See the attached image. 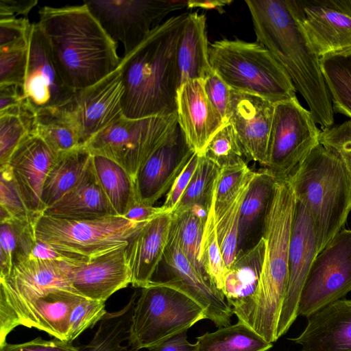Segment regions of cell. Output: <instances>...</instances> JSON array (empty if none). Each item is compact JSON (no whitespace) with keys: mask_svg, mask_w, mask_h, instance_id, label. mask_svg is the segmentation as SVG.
Segmentation results:
<instances>
[{"mask_svg":"<svg viewBox=\"0 0 351 351\" xmlns=\"http://www.w3.org/2000/svg\"><path fill=\"white\" fill-rule=\"evenodd\" d=\"M256 42L285 70L321 130L334 125L335 112L320 58L296 19L289 0H245Z\"/></svg>","mask_w":351,"mask_h":351,"instance_id":"cell-1","label":"cell"},{"mask_svg":"<svg viewBox=\"0 0 351 351\" xmlns=\"http://www.w3.org/2000/svg\"><path fill=\"white\" fill-rule=\"evenodd\" d=\"M40 29L56 68L74 90L89 87L116 70L121 61L117 46L83 3L43 6L38 11Z\"/></svg>","mask_w":351,"mask_h":351,"instance_id":"cell-2","label":"cell"},{"mask_svg":"<svg viewBox=\"0 0 351 351\" xmlns=\"http://www.w3.org/2000/svg\"><path fill=\"white\" fill-rule=\"evenodd\" d=\"M188 13L165 20L121 58L125 117L136 119L176 114L180 86L176 50Z\"/></svg>","mask_w":351,"mask_h":351,"instance_id":"cell-3","label":"cell"},{"mask_svg":"<svg viewBox=\"0 0 351 351\" xmlns=\"http://www.w3.org/2000/svg\"><path fill=\"white\" fill-rule=\"evenodd\" d=\"M296 206L288 180L277 179L262 236L265 250L258 285L246 304L234 313L267 341L274 343L289 283V256Z\"/></svg>","mask_w":351,"mask_h":351,"instance_id":"cell-4","label":"cell"},{"mask_svg":"<svg viewBox=\"0 0 351 351\" xmlns=\"http://www.w3.org/2000/svg\"><path fill=\"white\" fill-rule=\"evenodd\" d=\"M288 180L309 215L319 252L343 229L351 211L348 165L337 152L319 143Z\"/></svg>","mask_w":351,"mask_h":351,"instance_id":"cell-5","label":"cell"},{"mask_svg":"<svg viewBox=\"0 0 351 351\" xmlns=\"http://www.w3.org/2000/svg\"><path fill=\"white\" fill-rule=\"evenodd\" d=\"M208 54L213 70L233 90L257 95L274 104L297 97L287 73L256 41L216 40L209 45Z\"/></svg>","mask_w":351,"mask_h":351,"instance_id":"cell-6","label":"cell"},{"mask_svg":"<svg viewBox=\"0 0 351 351\" xmlns=\"http://www.w3.org/2000/svg\"><path fill=\"white\" fill-rule=\"evenodd\" d=\"M147 221L137 222L113 215L68 219L41 214L35 220L34 230L37 239L69 257L84 259L126 246Z\"/></svg>","mask_w":351,"mask_h":351,"instance_id":"cell-7","label":"cell"},{"mask_svg":"<svg viewBox=\"0 0 351 351\" xmlns=\"http://www.w3.org/2000/svg\"><path fill=\"white\" fill-rule=\"evenodd\" d=\"M206 319L202 307L182 292L158 282L142 288L134 309L128 343L149 349Z\"/></svg>","mask_w":351,"mask_h":351,"instance_id":"cell-8","label":"cell"},{"mask_svg":"<svg viewBox=\"0 0 351 351\" xmlns=\"http://www.w3.org/2000/svg\"><path fill=\"white\" fill-rule=\"evenodd\" d=\"M72 264L29 256L14 264L8 277L0 278V346L36 299L56 289L76 292L71 281Z\"/></svg>","mask_w":351,"mask_h":351,"instance_id":"cell-9","label":"cell"},{"mask_svg":"<svg viewBox=\"0 0 351 351\" xmlns=\"http://www.w3.org/2000/svg\"><path fill=\"white\" fill-rule=\"evenodd\" d=\"M178 124L177 114L142 119L121 117L84 145L92 156L110 159L135 180L139 169Z\"/></svg>","mask_w":351,"mask_h":351,"instance_id":"cell-10","label":"cell"},{"mask_svg":"<svg viewBox=\"0 0 351 351\" xmlns=\"http://www.w3.org/2000/svg\"><path fill=\"white\" fill-rule=\"evenodd\" d=\"M321 130L297 97L275 104L265 167L286 179L320 141Z\"/></svg>","mask_w":351,"mask_h":351,"instance_id":"cell-11","label":"cell"},{"mask_svg":"<svg viewBox=\"0 0 351 351\" xmlns=\"http://www.w3.org/2000/svg\"><path fill=\"white\" fill-rule=\"evenodd\" d=\"M108 35L123 46L124 56L137 47L171 12L186 7L184 1H84Z\"/></svg>","mask_w":351,"mask_h":351,"instance_id":"cell-12","label":"cell"},{"mask_svg":"<svg viewBox=\"0 0 351 351\" xmlns=\"http://www.w3.org/2000/svg\"><path fill=\"white\" fill-rule=\"evenodd\" d=\"M351 291V230L342 229L318 253L301 293L306 317Z\"/></svg>","mask_w":351,"mask_h":351,"instance_id":"cell-13","label":"cell"},{"mask_svg":"<svg viewBox=\"0 0 351 351\" xmlns=\"http://www.w3.org/2000/svg\"><path fill=\"white\" fill-rule=\"evenodd\" d=\"M161 263L165 278L154 282L173 287L189 296L203 308L206 319L217 327L230 325L234 315L232 307L222 292L191 263L180 245L173 222Z\"/></svg>","mask_w":351,"mask_h":351,"instance_id":"cell-14","label":"cell"},{"mask_svg":"<svg viewBox=\"0 0 351 351\" xmlns=\"http://www.w3.org/2000/svg\"><path fill=\"white\" fill-rule=\"evenodd\" d=\"M320 58L351 51V0H289Z\"/></svg>","mask_w":351,"mask_h":351,"instance_id":"cell-15","label":"cell"},{"mask_svg":"<svg viewBox=\"0 0 351 351\" xmlns=\"http://www.w3.org/2000/svg\"><path fill=\"white\" fill-rule=\"evenodd\" d=\"M124 86L119 67L97 83L76 90L71 99L58 106L77 125L84 145L90 138L121 117Z\"/></svg>","mask_w":351,"mask_h":351,"instance_id":"cell-16","label":"cell"},{"mask_svg":"<svg viewBox=\"0 0 351 351\" xmlns=\"http://www.w3.org/2000/svg\"><path fill=\"white\" fill-rule=\"evenodd\" d=\"M23 89L27 104L35 113L63 105L76 91L60 75L38 23H32Z\"/></svg>","mask_w":351,"mask_h":351,"instance_id":"cell-17","label":"cell"},{"mask_svg":"<svg viewBox=\"0 0 351 351\" xmlns=\"http://www.w3.org/2000/svg\"><path fill=\"white\" fill-rule=\"evenodd\" d=\"M315 234L304 206L296 199L289 256V283L282 307L276 337L289 330L297 319L302 291L318 254Z\"/></svg>","mask_w":351,"mask_h":351,"instance_id":"cell-18","label":"cell"},{"mask_svg":"<svg viewBox=\"0 0 351 351\" xmlns=\"http://www.w3.org/2000/svg\"><path fill=\"white\" fill-rule=\"evenodd\" d=\"M194 153L178 123L138 171L134 180L137 202L154 206L167 195Z\"/></svg>","mask_w":351,"mask_h":351,"instance_id":"cell-19","label":"cell"},{"mask_svg":"<svg viewBox=\"0 0 351 351\" xmlns=\"http://www.w3.org/2000/svg\"><path fill=\"white\" fill-rule=\"evenodd\" d=\"M275 104L257 95L231 89L230 117L244 158L265 168Z\"/></svg>","mask_w":351,"mask_h":351,"instance_id":"cell-20","label":"cell"},{"mask_svg":"<svg viewBox=\"0 0 351 351\" xmlns=\"http://www.w3.org/2000/svg\"><path fill=\"white\" fill-rule=\"evenodd\" d=\"M56 156L36 132H30L22 139L6 164L34 218L44 212L43 189Z\"/></svg>","mask_w":351,"mask_h":351,"instance_id":"cell-21","label":"cell"},{"mask_svg":"<svg viewBox=\"0 0 351 351\" xmlns=\"http://www.w3.org/2000/svg\"><path fill=\"white\" fill-rule=\"evenodd\" d=\"M126 246L72 264L71 281L74 290L88 299L105 302L131 284Z\"/></svg>","mask_w":351,"mask_h":351,"instance_id":"cell-22","label":"cell"},{"mask_svg":"<svg viewBox=\"0 0 351 351\" xmlns=\"http://www.w3.org/2000/svg\"><path fill=\"white\" fill-rule=\"evenodd\" d=\"M176 114L191 150L202 155L213 136L226 125L208 98L204 80H191L177 92Z\"/></svg>","mask_w":351,"mask_h":351,"instance_id":"cell-23","label":"cell"},{"mask_svg":"<svg viewBox=\"0 0 351 351\" xmlns=\"http://www.w3.org/2000/svg\"><path fill=\"white\" fill-rule=\"evenodd\" d=\"M173 212H166L147 221L129 241L125 255L132 285L147 287L154 279L167 245Z\"/></svg>","mask_w":351,"mask_h":351,"instance_id":"cell-24","label":"cell"},{"mask_svg":"<svg viewBox=\"0 0 351 351\" xmlns=\"http://www.w3.org/2000/svg\"><path fill=\"white\" fill-rule=\"evenodd\" d=\"M306 318L304 330L289 339L302 351H351V300L332 302Z\"/></svg>","mask_w":351,"mask_h":351,"instance_id":"cell-25","label":"cell"},{"mask_svg":"<svg viewBox=\"0 0 351 351\" xmlns=\"http://www.w3.org/2000/svg\"><path fill=\"white\" fill-rule=\"evenodd\" d=\"M43 214L68 219L118 216L99 184L93 156L75 185Z\"/></svg>","mask_w":351,"mask_h":351,"instance_id":"cell-26","label":"cell"},{"mask_svg":"<svg viewBox=\"0 0 351 351\" xmlns=\"http://www.w3.org/2000/svg\"><path fill=\"white\" fill-rule=\"evenodd\" d=\"M84 296L56 289L40 296L27 308L19 326L35 328L62 341H69L70 317Z\"/></svg>","mask_w":351,"mask_h":351,"instance_id":"cell-27","label":"cell"},{"mask_svg":"<svg viewBox=\"0 0 351 351\" xmlns=\"http://www.w3.org/2000/svg\"><path fill=\"white\" fill-rule=\"evenodd\" d=\"M206 17L188 13L176 50L180 85L191 80H205L213 71L209 61Z\"/></svg>","mask_w":351,"mask_h":351,"instance_id":"cell-28","label":"cell"},{"mask_svg":"<svg viewBox=\"0 0 351 351\" xmlns=\"http://www.w3.org/2000/svg\"><path fill=\"white\" fill-rule=\"evenodd\" d=\"M265 250L263 237L251 247L239 251L226 269L221 292L232 307L239 311L252 297L258 283Z\"/></svg>","mask_w":351,"mask_h":351,"instance_id":"cell-29","label":"cell"},{"mask_svg":"<svg viewBox=\"0 0 351 351\" xmlns=\"http://www.w3.org/2000/svg\"><path fill=\"white\" fill-rule=\"evenodd\" d=\"M92 156L84 145L57 155L43 189L42 203L44 211L56 204L75 185Z\"/></svg>","mask_w":351,"mask_h":351,"instance_id":"cell-30","label":"cell"},{"mask_svg":"<svg viewBox=\"0 0 351 351\" xmlns=\"http://www.w3.org/2000/svg\"><path fill=\"white\" fill-rule=\"evenodd\" d=\"M276 180L266 168L256 171L241 208L238 252L244 250L260 224L263 227Z\"/></svg>","mask_w":351,"mask_h":351,"instance_id":"cell-31","label":"cell"},{"mask_svg":"<svg viewBox=\"0 0 351 351\" xmlns=\"http://www.w3.org/2000/svg\"><path fill=\"white\" fill-rule=\"evenodd\" d=\"M36 219L12 217L1 221L0 278L8 277L14 264L30 256L36 239Z\"/></svg>","mask_w":351,"mask_h":351,"instance_id":"cell-32","label":"cell"},{"mask_svg":"<svg viewBox=\"0 0 351 351\" xmlns=\"http://www.w3.org/2000/svg\"><path fill=\"white\" fill-rule=\"evenodd\" d=\"M137 299L135 291L121 309L106 312L91 340L77 346L75 351H138L137 348L122 343L128 340L132 317Z\"/></svg>","mask_w":351,"mask_h":351,"instance_id":"cell-33","label":"cell"},{"mask_svg":"<svg viewBox=\"0 0 351 351\" xmlns=\"http://www.w3.org/2000/svg\"><path fill=\"white\" fill-rule=\"evenodd\" d=\"M255 174L256 171H252L228 201L215 204L217 237L226 269L232 265L237 256L241 208Z\"/></svg>","mask_w":351,"mask_h":351,"instance_id":"cell-34","label":"cell"},{"mask_svg":"<svg viewBox=\"0 0 351 351\" xmlns=\"http://www.w3.org/2000/svg\"><path fill=\"white\" fill-rule=\"evenodd\" d=\"M99 184L117 215L124 217L137 202L134 180L121 166L106 158L93 156Z\"/></svg>","mask_w":351,"mask_h":351,"instance_id":"cell-35","label":"cell"},{"mask_svg":"<svg viewBox=\"0 0 351 351\" xmlns=\"http://www.w3.org/2000/svg\"><path fill=\"white\" fill-rule=\"evenodd\" d=\"M35 125L36 132L56 155L84 145L77 125L60 107L36 112Z\"/></svg>","mask_w":351,"mask_h":351,"instance_id":"cell-36","label":"cell"},{"mask_svg":"<svg viewBox=\"0 0 351 351\" xmlns=\"http://www.w3.org/2000/svg\"><path fill=\"white\" fill-rule=\"evenodd\" d=\"M196 340L197 351H268L273 347L272 343L239 321L206 332Z\"/></svg>","mask_w":351,"mask_h":351,"instance_id":"cell-37","label":"cell"},{"mask_svg":"<svg viewBox=\"0 0 351 351\" xmlns=\"http://www.w3.org/2000/svg\"><path fill=\"white\" fill-rule=\"evenodd\" d=\"M333 110L351 121V51L320 59Z\"/></svg>","mask_w":351,"mask_h":351,"instance_id":"cell-38","label":"cell"},{"mask_svg":"<svg viewBox=\"0 0 351 351\" xmlns=\"http://www.w3.org/2000/svg\"><path fill=\"white\" fill-rule=\"evenodd\" d=\"M36 113L23 106L0 113V166L6 165L18 145L30 132H36Z\"/></svg>","mask_w":351,"mask_h":351,"instance_id":"cell-39","label":"cell"},{"mask_svg":"<svg viewBox=\"0 0 351 351\" xmlns=\"http://www.w3.org/2000/svg\"><path fill=\"white\" fill-rule=\"evenodd\" d=\"M220 169L211 160L199 155L192 178L173 215H180L195 204L210 205Z\"/></svg>","mask_w":351,"mask_h":351,"instance_id":"cell-40","label":"cell"},{"mask_svg":"<svg viewBox=\"0 0 351 351\" xmlns=\"http://www.w3.org/2000/svg\"><path fill=\"white\" fill-rule=\"evenodd\" d=\"M216 184L217 181L204 226L201 244V257L206 275L211 283L221 291L226 267L219 247L216 227L215 210Z\"/></svg>","mask_w":351,"mask_h":351,"instance_id":"cell-41","label":"cell"},{"mask_svg":"<svg viewBox=\"0 0 351 351\" xmlns=\"http://www.w3.org/2000/svg\"><path fill=\"white\" fill-rule=\"evenodd\" d=\"M173 215L180 245L193 266L206 275L201 257V244L205 223L189 210L178 215Z\"/></svg>","mask_w":351,"mask_h":351,"instance_id":"cell-42","label":"cell"},{"mask_svg":"<svg viewBox=\"0 0 351 351\" xmlns=\"http://www.w3.org/2000/svg\"><path fill=\"white\" fill-rule=\"evenodd\" d=\"M202 155L220 168L242 159L245 160L235 132L229 123L213 136Z\"/></svg>","mask_w":351,"mask_h":351,"instance_id":"cell-43","label":"cell"},{"mask_svg":"<svg viewBox=\"0 0 351 351\" xmlns=\"http://www.w3.org/2000/svg\"><path fill=\"white\" fill-rule=\"evenodd\" d=\"M0 172L1 221L12 217L34 218L25 204L8 165L0 166Z\"/></svg>","mask_w":351,"mask_h":351,"instance_id":"cell-44","label":"cell"},{"mask_svg":"<svg viewBox=\"0 0 351 351\" xmlns=\"http://www.w3.org/2000/svg\"><path fill=\"white\" fill-rule=\"evenodd\" d=\"M28 46L29 44L0 49V85L24 86Z\"/></svg>","mask_w":351,"mask_h":351,"instance_id":"cell-45","label":"cell"},{"mask_svg":"<svg viewBox=\"0 0 351 351\" xmlns=\"http://www.w3.org/2000/svg\"><path fill=\"white\" fill-rule=\"evenodd\" d=\"M105 306V302L83 297L70 317L69 341L73 342L86 330L98 324L107 312Z\"/></svg>","mask_w":351,"mask_h":351,"instance_id":"cell-46","label":"cell"},{"mask_svg":"<svg viewBox=\"0 0 351 351\" xmlns=\"http://www.w3.org/2000/svg\"><path fill=\"white\" fill-rule=\"evenodd\" d=\"M251 171L244 159L221 167L217 180L215 204H220L228 201Z\"/></svg>","mask_w":351,"mask_h":351,"instance_id":"cell-47","label":"cell"},{"mask_svg":"<svg viewBox=\"0 0 351 351\" xmlns=\"http://www.w3.org/2000/svg\"><path fill=\"white\" fill-rule=\"evenodd\" d=\"M32 27L27 17L0 20V49L28 45Z\"/></svg>","mask_w":351,"mask_h":351,"instance_id":"cell-48","label":"cell"},{"mask_svg":"<svg viewBox=\"0 0 351 351\" xmlns=\"http://www.w3.org/2000/svg\"><path fill=\"white\" fill-rule=\"evenodd\" d=\"M204 81L208 99L221 117L224 123H228L231 88L214 71Z\"/></svg>","mask_w":351,"mask_h":351,"instance_id":"cell-49","label":"cell"},{"mask_svg":"<svg viewBox=\"0 0 351 351\" xmlns=\"http://www.w3.org/2000/svg\"><path fill=\"white\" fill-rule=\"evenodd\" d=\"M320 143L337 152L347 162H351V121L321 131Z\"/></svg>","mask_w":351,"mask_h":351,"instance_id":"cell-50","label":"cell"},{"mask_svg":"<svg viewBox=\"0 0 351 351\" xmlns=\"http://www.w3.org/2000/svg\"><path fill=\"white\" fill-rule=\"evenodd\" d=\"M199 155L194 153L188 163L175 180L170 190L166 195L165 200L161 206L169 212H173L179 204L185 192L197 167Z\"/></svg>","mask_w":351,"mask_h":351,"instance_id":"cell-51","label":"cell"},{"mask_svg":"<svg viewBox=\"0 0 351 351\" xmlns=\"http://www.w3.org/2000/svg\"><path fill=\"white\" fill-rule=\"evenodd\" d=\"M77 346L72 341L54 338L45 340L37 337L22 343L11 344L5 342L0 346V351H75Z\"/></svg>","mask_w":351,"mask_h":351,"instance_id":"cell-52","label":"cell"},{"mask_svg":"<svg viewBox=\"0 0 351 351\" xmlns=\"http://www.w3.org/2000/svg\"><path fill=\"white\" fill-rule=\"evenodd\" d=\"M27 104L23 87L13 85H0V113L21 107Z\"/></svg>","mask_w":351,"mask_h":351,"instance_id":"cell-53","label":"cell"},{"mask_svg":"<svg viewBox=\"0 0 351 351\" xmlns=\"http://www.w3.org/2000/svg\"><path fill=\"white\" fill-rule=\"evenodd\" d=\"M37 3L36 0H1L0 20L16 18L19 15L27 17Z\"/></svg>","mask_w":351,"mask_h":351,"instance_id":"cell-54","label":"cell"},{"mask_svg":"<svg viewBox=\"0 0 351 351\" xmlns=\"http://www.w3.org/2000/svg\"><path fill=\"white\" fill-rule=\"evenodd\" d=\"M166 212L162 206H148L136 202L129 209L124 217L137 222L149 221Z\"/></svg>","mask_w":351,"mask_h":351,"instance_id":"cell-55","label":"cell"},{"mask_svg":"<svg viewBox=\"0 0 351 351\" xmlns=\"http://www.w3.org/2000/svg\"><path fill=\"white\" fill-rule=\"evenodd\" d=\"M186 332H183L151 348L149 351H197L196 343L187 340Z\"/></svg>","mask_w":351,"mask_h":351,"instance_id":"cell-56","label":"cell"},{"mask_svg":"<svg viewBox=\"0 0 351 351\" xmlns=\"http://www.w3.org/2000/svg\"><path fill=\"white\" fill-rule=\"evenodd\" d=\"M232 3V1L215 0V1H186V8H200L206 10H216L222 13L223 8Z\"/></svg>","mask_w":351,"mask_h":351,"instance_id":"cell-57","label":"cell"},{"mask_svg":"<svg viewBox=\"0 0 351 351\" xmlns=\"http://www.w3.org/2000/svg\"><path fill=\"white\" fill-rule=\"evenodd\" d=\"M351 172V162H347Z\"/></svg>","mask_w":351,"mask_h":351,"instance_id":"cell-58","label":"cell"}]
</instances>
